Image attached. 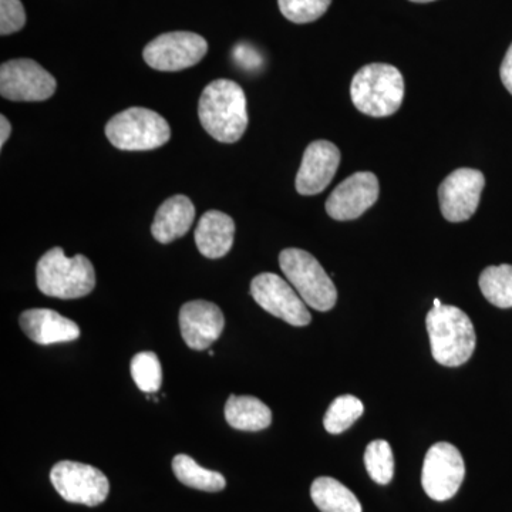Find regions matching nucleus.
Segmentation results:
<instances>
[{
  "label": "nucleus",
  "instance_id": "nucleus-1",
  "mask_svg": "<svg viewBox=\"0 0 512 512\" xmlns=\"http://www.w3.org/2000/svg\"><path fill=\"white\" fill-rule=\"evenodd\" d=\"M202 127L220 143H237L248 127L247 96L238 83L218 79L205 87L198 103Z\"/></svg>",
  "mask_w": 512,
  "mask_h": 512
},
{
  "label": "nucleus",
  "instance_id": "nucleus-2",
  "mask_svg": "<svg viewBox=\"0 0 512 512\" xmlns=\"http://www.w3.org/2000/svg\"><path fill=\"white\" fill-rule=\"evenodd\" d=\"M431 355L440 365H464L476 350L477 336L473 322L457 306L441 305L431 309L426 318Z\"/></svg>",
  "mask_w": 512,
  "mask_h": 512
},
{
  "label": "nucleus",
  "instance_id": "nucleus-3",
  "mask_svg": "<svg viewBox=\"0 0 512 512\" xmlns=\"http://www.w3.org/2000/svg\"><path fill=\"white\" fill-rule=\"evenodd\" d=\"M37 288L50 298L79 299L89 295L96 286V272L84 255L67 258L63 249L47 251L37 262Z\"/></svg>",
  "mask_w": 512,
  "mask_h": 512
},
{
  "label": "nucleus",
  "instance_id": "nucleus-4",
  "mask_svg": "<svg viewBox=\"0 0 512 512\" xmlns=\"http://www.w3.org/2000/svg\"><path fill=\"white\" fill-rule=\"evenodd\" d=\"M350 97L356 109L366 116H392L404 99L402 73L392 64H367L353 77Z\"/></svg>",
  "mask_w": 512,
  "mask_h": 512
},
{
  "label": "nucleus",
  "instance_id": "nucleus-5",
  "mask_svg": "<svg viewBox=\"0 0 512 512\" xmlns=\"http://www.w3.org/2000/svg\"><path fill=\"white\" fill-rule=\"evenodd\" d=\"M279 265L306 305L319 312H328L336 305V286L315 256L303 249L288 248L279 255Z\"/></svg>",
  "mask_w": 512,
  "mask_h": 512
},
{
  "label": "nucleus",
  "instance_id": "nucleus-6",
  "mask_svg": "<svg viewBox=\"0 0 512 512\" xmlns=\"http://www.w3.org/2000/svg\"><path fill=\"white\" fill-rule=\"evenodd\" d=\"M106 136L119 150L148 151L167 144L171 138V128L156 111L131 107L116 114L107 123Z\"/></svg>",
  "mask_w": 512,
  "mask_h": 512
},
{
  "label": "nucleus",
  "instance_id": "nucleus-7",
  "mask_svg": "<svg viewBox=\"0 0 512 512\" xmlns=\"http://www.w3.org/2000/svg\"><path fill=\"white\" fill-rule=\"evenodd\" d=\"M50 480L67 503L97 507L109 497V478L89 464L60 461L50 471Z\"/></svg>",
  "mask_w": 512,
  "mask_h": 512
},
{
  "label": "nucleus",
  "instance_id": "nucleus-8",
  "mask_svg": "<svg viewBox=\"0 0 512 512\" xmlns=\"http://www.w3.org/2000/svg\"><path fill=\"white\" fill-rule=\"evenodd\" d=\"M466 477L463 456L453 444L436 443L427 451L421 471L424 491L434 501H447L460 490Z\"/></svg>",
  "mask_w": 512,
  "mask_h": 512
},
{
  "label": "nucleus",
  "instance_id": "nucleus-9",
  "mask_svg": "<svg viewBox=\"0 0 512 512\" xmlns=\"http://www.w3.org/2000/svg\"><path fill=\"white\" fill-rule=\"evenodd\" d=\"M207 52V40L197 33L170 32L148 43L143 56L154 70L180 72L200 63Z\"/></svg>",
  "mask_w": 512,
  "mask_h": 512
},
{
  "label": "nucleus",
  "instance_id": "nucleus-10",
  "mask_svg": "<svg viewBox=\"0 0 512 512\" xmlns=\"http://www.w3.org/2000/svg\"><path fill=\"white\" fill-rule=\"evenodd\" d=\"M254 301L266 312L285 320L292 326H306L311 323V313L299 293L281 276L265 272L255 276L251 282Z\"/></svg>",
  "mask_w": 512,
  "mask_h": 512
},
{
  "label": "nucleus",
  "instance_id": "nucleus-11",
  "mask_svg": "<svg viewBox=\"0 0 512 512\" xmlns=\"http://www.w3.org/2000/svg\"><path fill=\"white\" fill-rule=\"evenodd\" d=\"M56 87L55 77L35 60H9L0 67V94L10 101H45Z\"/></svg>",
  "mask_w": 512,
  "mask_h": 512
},
{
  "label": "nucleus",
  "instance_id": "nucleus-12",
  "mask_svg": "<svg viewBox=\"0 0 512 512\" xmlns=\"http://www.w3.org/2000/svg\"><path fill=\"white\" fill-rule=\"evenodd\" d=\"M485 177L474 168H458L439 187L440 210L450 222H464L476 214Z\"/></svg>",
  "mask_w": 512,
  "mask_h": 512
},
{
  "label": "nucleus",
  "instance_id": "nucleus-13",
  "mask_svg": "<svg viewBox=\"0 0 512 512\" xmlns=\"http://www.w3.org/2000/svg\"><path fill=\"white\" fill-rule=\"evenodd\" d=\"M379 180L362 171L342 181L326 201V212L336 221H352L365 214L379 198Z\"/></svg>",
  "mask_w": 512,
  "mask_h": 512
},
{
  "label": "nucleus",
  "instance_id": "nucleus-14",
  "mask_svg": "<svg viewBox=\"0 0 512 512\" xmlns=\"http://www.w3.org/2000/svg\"><path fill=\"white\" fill-rule=\"evenodd\" d=\"M340 164V151L330 141H313L303 154L296 175V191L301 195H316L332 183Z\"/></svg>",
  "mask_w": 512,
  "mask_h": 512
},
{
  "label": "nucleus",
  "instance_id": "nucleus-15",
  "mask_svg": "<svg viewBox=\"0 0 512 512\" xmlns=\"http://www.w3.org/2000/svg\"><path fill=\"white\" fill-rule=\"evenodd\" d=\"M224 313L215 303L192 301L180 311V329L185 345L192 350H207L222 335Z\"/></svg>",
  "mask_w": 512,
  "mask_h": 512
},
{
  "label": "nucleus",
  "instance_id": "nucleus-16",
  "mask_svg": "<svg viewBox=\"0 0 512 512\" xmlns=\"http://www.w3.org/2000/svg\"><path fill=\"white\" fill-rule=\"evenodd\" d=\"M19 323L29 339L43 346L73 342L80 336L77 323L52 309H29L20 315Z\"/></svg>",
  "mask_w": 512,
  "mask_h": 512
},
{
  "label": "nucleus",
  "instance_id": "nucleus-17",
  "mask_svg": "<svg viewBox=\"0 0 512 512\" xmlns=\"http://www.w3.org/2000/svg\"><path fill=\"white\" fill-rule=\"evenodd\" d=\"M235 222L221 211H207L195 229V244L205 258H222L234 245Z\"/></svg>",
  "mask_w": 512,
  "mask_h": 512
},
{
  "label": "nucleus",
  "instance_id": "nucleus-18",
  "mask_svg": "<svg viewBox=\"0 0 512 512\" xmlns=\"http://www.w3.org/2000/svg\"><path fill=\"white\" fill-rule=\"evenodd\" d=\"M195 218V207L185 195H174L158 208L151 234L160 244H170L190 231Z\"/></svg>",
  "mask_w": 512,
  "mask_h": 512
},
{
  "label": "nucleus",
  "instance_id": "nucleus-19",
  "mask_svg": "<svg viewBox=\"0 0 512 512\" xmlns=\"http://www.w3.org/2000/svg\"><path fill=\"white\" fill-rule=\"evenodd\" d=\"M225 420L229 426L242 431H261L272 423L268 406L254 396H229L225 404Z\"/></svg>",
  "mask_w": 512,
  "mask_h": 512
},
{
  "label": "nucleus",
  "instance_id": "nucleus-20",
  "mask_svg": "<svg viewBox=\"0 0 512 512\" xmlns=\"http://www.w3.org/2000/svg\"><path fill=\"white\" fill-rule=\"evenodd\" d=\"M313 503L322 512H362V504L346 485L332 477H319L311 487Z\"/></svg>",
  "mask_w": 512,
  "mask_h": 512
},
{
  "label": "nucleus",
  "instance_id": "nucleus-21",
  "mask_svg": "<svg viewBox=\"0 0 512 512\" xmlns=\"http://www.w3.org/2000/svg\"><path fill=\"white\" fill-rule=\"evenodd\" d=\"M173 471L178 481L195 490L218 493L224 490L227 481L221 473L201 467L194 458L187 454H178L173 460Z\"/></svg>",
  "mask_w": 512,
  "mask_h": 512
},
{
  "label": "nucleus",
  "instance_id": "nucleus-22",
  "mask_svg": "<svg viewBox=\"0 0 512 512\" xmlns=\"http://www.w3.org/2000/svg\"><path fill=\"white\" fill-rule=\"evenodd\" d=\"M478 284L488 302L497 308H512V265L488 266Z\"/></svg>",
  "mask_w": 512,
  "mask_h": 512
},
{
  "label": "nucleus",
  "instance_id": "nucleus-23",
  "mask_svg": "<svg viewBox=\"0 0 512 512\" xmlns=\"http://www.w3.org/2000/svg\"><path fill=\"white\" fill-rule=\"evenodd\" d=\"M365 406L352 394L336 397L330 404L328 412L323 419V426L330 434H340L355 424L362 417Z\"/></svg>",
  "mask_w": 512,
  "mask_h": 512
},
{
  "label": "nucleus",
  "instance_id": "nucleus-24",
  "mask_svg": "<svg viewBox=\"0 0 512 512\" xmlns=\"http://www.w3.org/2000/svg\"><path fill=\"white\" fill-rule=\"evenodd\" d=\"M365 466L370 478L377 484L386 485L393 480L394 456L386 440H375L366 447Z\"/></svg>",
  "mask_w": 512,
  "mask_h": 512
},
{
  "label": "nucleus",
  "instance_id": "nucleus-25",
  "mask_svg": "<svg viewBox=\"0 0 512 512\" xmlns=\"http://www.w3.org/2000/svg\"><path fill=\"white\" fill-rule=\"evenodd\" d=\"M131 376L138 389L144 393H156L163 383V369L156 353L141 352L131 360Z\"/></svg>",
  "mask_w": 512,
  "mask_h": 512
},
{
  "label": "nucleus",
  "instance_id": "nucleus-26",
  "mask_svg": "<svg viewBox=\"0 0 512 512\" xmlns=\"http://www.w3.org/2000/svg\"><path fill=\"white\" fill-rule=\"evenodd\" d=\"M332 0H278L279 9L292 23L315 22L328 12Z\"/></svg>",
  "mask_w": 512,
  "mask_h": 512
},
{
  "label": "nucleus",
  "instance_id": "nucleus-27",
  "mask_svg": "<svg viewBox=\"0 0 512 512\" xmlns=\"http://www.w3.org/2000/svg\"><path fill=\"white\" fill-rule=\"evenodd\" d=\"M26 25V12L20 0H0V35L19 32Z\"/></svg>",
  "mask_w": 512,
  "mask_h": 512
},
{
  "label": "nucleus",
  "instance_id": "nucleus-28",
  "mask_svg": "<svg viewBox=\"0 0 512 512\" xmlns=\"http://www.w3.org/2000/svg\"><path fill=\"white\" fill-rule=\"evenodd\" d=\"M235 59L238 60L242 66L252 69V67L258 66L259 56L252 47L247 45H239L234 52Z\"/></svg>",
  "mask_w": 512,
  "mask_h": 512
},
{
  "label": "nucleus",
  "instance_id": "nucleus-29",
  "mask_svg": "<svg viewBox=\"0 0 512 512\" xmlns=\"http://www.w3.org/2000/svg\"><path fill=\"white\" fill-rule=\"evenodd\" d=\"M500 76L505 89L512 94V43L510 49L505 53L503 63H501Z\"/></svg>",
  "mask_w": 512,
  "mask_h": 512
},
{
  "label": "nucleus",
  "instance_id": "nucleus-30",
  "mask_svg": "<svg viewBox=\"0 0 512 512\" xmlns=\"http://www.w3.org/2000/svg\"><path fill=\"white\" fill-rule=\"evenodd\" d=\"M10 134H12V124L6 119V116H0V147L5 146L6 141L9 140Z\"/></svg>",
  "mask_w": 512,
  "mask_h": 512
},
{
  "label": "nucleus",
  "instance_id": "nucleus-31",
  "mask_svg": "<svg viewBox=\"0 0 512 512\" xmlns=\"http://www.w3.org/2000/svg\"><path fill=\"white\" fill-rule=\"evenodd\" d=\"M441 305H443V302L440 299H434V308H440Z\"/></svg>",
  "mask_w": 512,
  "mask_h": 512
},
{
  "label": "nucleus",
  "instance_id": "nucleus-32",
  "mask_svg": "<svg viewBox=\"0 0 512 512\" xmlns=\"http://www.w3.org/2000/svg\"><path fill=\"white\" fill-rule=\"evenodd\" d=\"M410 2L429 3V2H434V0H410Z\"/></svg>",
  "mask_w": 512,
  "mask_h": 512
}]
</instances>
